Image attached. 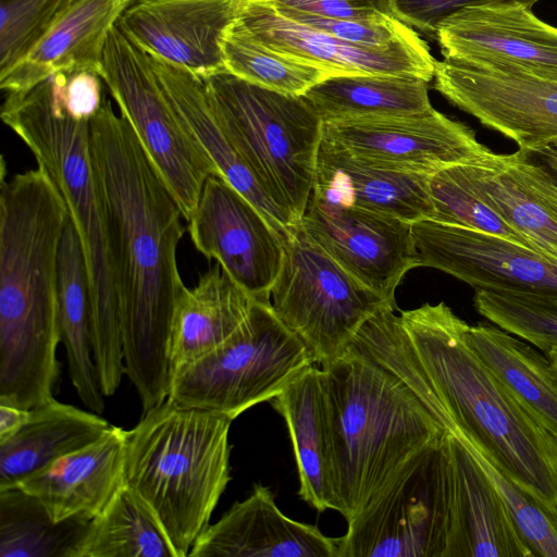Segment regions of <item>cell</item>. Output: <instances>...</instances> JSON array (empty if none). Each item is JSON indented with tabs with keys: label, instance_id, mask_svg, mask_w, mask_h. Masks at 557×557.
<instances>
[{
	"label": "cell",
	"instance_id": "74e56055",
	"mask_svg": "<svg viewBox=\"0 0 557 557\" xmlns=\"http://www.w3.org/2000/svg\"><path fill=\"white\" fill-rule=\"evenodd\" d=\"M69 0H0V78L24 61Z\"/></svg>",
	"mask_w": 557,
	"mask_h": 557
},
{
	"label": "cell",
	"instance_id": "277c9868",
	"mask_svg": "<svg viewBox=\"0 0 557 557\" xmlns=\"http://www.w3.org/2000/svg\"><path fill=\"white\" fill-rule=\"evenodd\" d=\"M0 115L58 188L78 234L98 381L102 394L112 396L125 374L122 313L109 221L90 153V120L71 114L52 76L24 92L5 94Z\"/></svg>",
	"mask_w": 557,
	"mask_h": 557
},
{
	"label": "cell",
	"instance_id": "7c38bea8",
	"mask_svg": "<svg viewBox=\"0 0 557 557\" xmlns=\"http://www.w3.org/2000/svg\"><path fill=\"white\" fill-rule=\"evenodd\" d=\"M196 249L257 300H270L282 268L284 237L219 175H210L187 221Z\"/></svg>",
	"mask_w": 557,
	"mask_h": 557
},
{
	"label": "cell",
	"instance_id": "ba28073f",
	"mask_svg": "<svg viewBox=\"0 0 557 557\" xmlns=\"http://www.w3.org/2000/svg\"><path fill=\"white\" fill-rule=\"evenodd\" d=\"M312 364L307 347L270 300H256L223 345L172 376L168 397L234 420L270 401Z\"/></svg>",
	"mask_w": 557,
	"mask_h": 557
},
{
	"label": "cell",
	"instance_id": "7402d4cb",
	"mask_svg": "<svg viewBox=\"0 0 557 557\" xmlns=\"http://www.w3.org/2000/svg\"><path fill=\"white\" fill-rule=\"evenodd\" d=\"M128 431L110 425L95 442L62 456L15 487L40 500L54 522L91 520L124 484Z\"/></svg>",
	"mask_w": 557,
	"mask_h": 557
},
{
	"label": "cell",
	"instance_id": "603a6c76",
	"mask_svg": "<svg viewBox=\"0 0 557 557\" xmlns=\"http://www.w3.org/2000/svg\"><path fill=\"white\" fill-rule=\"evenodd\" d=\"M481 199L539 253L557 262V182L520 150L466 163Z\"/></svg>",
	"mask_w": 557,
	"mask_h": 557
},
{
	"label": "cell",
	"instance_id": "9a60e30c",
	"mask_svg": "<svg viewBox=\"0 0 557 557\" xmlns=\"http://www.w3.org/2000/svg\"><path fill=\"white\" fill-rule=\"evenodd\" d=\"M299 225L345 271L396 307L397 286L419 267L411 223L311 195Z\"/></svg>",
	"mask_w": 557,
	"mask_h": 557
},
{
	"label": "cell",
	"instance_id": "8fae6325",
	"mask_svg": "<svg viewBox=\"0 0 557 557\" xmlns=\"http://www.w3.org/2000/svg\"><path fill=\"white\" fill-rule=\"evenodd\" d=\"M445 440L408 460L347 523L337 537V557H444Z\"/></svg>",
	"mask_w": 557,
	"mask_h": 557
},
{
	"label": "cell",
	"instance_id": "ee69618b",
	"mask_svg": "<svg viewBox=\"0 0 557 557\" xmlns=\"http://www.w3.org/2000/svg\"><path fill=\"white\" fill-rule=\"evenodd\" d=\"M520 151L529 160L542 166L557 182V141Z\"/></svg>",
	"mask_w": 557,
	"mask_h": 557
},
{
	"label": "cell",
	"instance_id": "30bf717a",
	"mask_svg": "<svg viewBox=\"0 0 557 557\" xmlns=\"http://www.w3.org/2000/svg\"><path fill=\"white\" fill-rule=\"evenodd\" d=\"M99 75L187 222L206 180L218 175L216 169L176 117L149 55L117 25L109 33Z\"/></svg>",
	"mask_w": 557,
	"mask_h": 557
},
{
	"label": "cell",
	"instance_id": "836d02e7",
	"mask_svg": "<svg viewBox=\"0 0 557 557\" xmlns=\"http://www.w3.org/2000/svg\"><path fill=\"white\" fill-rule=\"evenodd\" d=\"M90 520L54 522L35 496L18 487L0 491V557H70Z\"/></svg>",
	"mask_w": 557,
	"mask_h": 557
},
{
	"label": "cell",
	"instance_id": "f1b7e54d",
	"mask_svg": "<svg viewBox=\"0 0 557 557\" xmlns=\"http://www.w3.org/2000/svg\"><path fill=\"white\" fill-rule=\"evenodd\" d=\"M110 425L96 412L54 398L30 409L26 424L0 443V491L15 487L58 458L89 445Z\"/></svg>",
	"mask_w": 557,
	"mask_h": 557
},
{
	"label": "cell",
	"instance_id": "ffe728a7",
	"mask_svg": "<svg viewBox=\"0 0 557 557\" xmlns=\"http://www.w3.org/2000/svg\"><path fill=\"white\" fill-rule=\"evenodd\" d=\"M445 443L444 557H534L474 457L448 432Z\"/></svg>",
	"mask_w": 557,
	"mask_h": 557
},
{
	"label": "cell",
	"instance_id": "8992f818",
	"mask_svg": "<svg viewBox=\"0 0 557 557\" xmlns=\"http://www.w3.org/2000/svg\"><path fill=\"white\" fill-rule=\"evenodd\" d=\"M232 421L168 397L128 431L124 483L152 510L177 557L188 556L231 480Z\"/></svg>",
	"mask_w": 557,
	"mask_h": 557
},
{
	"label": "cell",
	"instance_id": "e0dca14e",
	"mask_svg": "<svg viewBox=\"0 0 557 557\" xmlns=\"http://www.w3.org/2000/svg\"><path fill=\"white\" fill-rule=\"evenodd\" d=\"M445 60L521 71L557 81V27L530 7L497 2L465 8L437 27Z\"/></svg>",
	"mask_w": 557,
	"mask_h": 557
},
{
	"label": "cell",
	"instance_id": "83f0119b",
	"mask_svg": "<svg viewBox=\"0 0 557 557\" xmlns=\"http://www.w3.org/2000/svg\"><path fill=\"white\" fill-rule=\"evenodd\" d=\"M255 299L216 265L178 299L170 330L171 379L223 345L245 322Z\"/></svg>",
	"mask_w": 557,
	"mask_h": 557
},
{
	"label": "cell",
	"instance_id": "d6986e66",
	"mask_svg": "<svg viewBox=\"0 0 557 557\" xmlns=\"http://www.w3.org/2000/svg\"><path fill=\"white\" fill-rule=\"evenodd\" d=\"M238 23L264 46L337 75H397L431 82L436 60L426 42L380 50L357 46L281 14L265 0H247Z\"/></svg>",
	"mask_w": 557,
	"mask_h": 557
},
{
	"label": "cell",
	"instance_id": "1f68e13d",
	"mask_svg": "<svg viewBox=\"0 0 557 557\" xmlns=\"http://www.w3.org/2000/svg\"><path fill=\"white\" fill-rule=\"evenodd\" d=\"M429 82L397 75L330 76L302 97L322 122L408 115L432 108Z\"/></svg>",
	"mask_w": 557,
	"mask_h": 557
},
{
	"label": "cell",
	"instance_id": "7bdbcfd3",
	"mask_svg": "<svg viewBox=\"0 0 557 557\" xmlns=\"http://www.w3.org/2000/svg\"><path fill=\"white\" fill-rule=\"evenodd\" d=\"M30 410L0 404V443L14 436L28 421Z\"/></svg>",
	"mask_w": 557,
	"mask_h": 557
},
{
	"label": "cell",
	"instance_id": "d4e9b609",
	"mask_svg": "<svg viewBox=\"0 0 557 557\" xmlns=\"http://www.w3.org/2000/svg\"><path fill=\"white\" fill-rule=\"evenodd\" d=\"M140 0H69L32 53L0 78L5 94L24 92L55 73H100L110 30Z\"/></svg>",
	"mask_w": 557,
	"mask_h": 557
},
{
	"label": "cell",
	"instance_id": "f546056e",
	"mask_svg": "<svg viewBox=\"0 0 557 557\" xmlns=\"http://www.w3.org/2000/svg\"><path fill=\"white\" fill-rule=\"evenodd\" d=\"M58 306L70 379L85 407L101 414L106 405L94 359L89 278L82 244L70 218L59 250Z\"/></svg>",
	"mask_w": 557,
	"mask_h": 557
},
{
	"label": "cell",
	"instance_id": "4316f807",
	"mask_svg": "<svg viewBox=\"0 0 557 557\" xmlns=\"http://www.w3.org/2000/svg\"><path fill=\"white\" fill-rule=\"evenodd\" d=\"M149 59L176 117L214 164L218 175L258 208L285 238L294 224L270 200L220 128L209 107L203 78L156 57Z\"/></svg>",
	"mask_w": 557,
	"mask_h": 557
},
{
	"label": "cell",
	"instance_id": "52a82bcc",
	"mask_svg": "<svg viewBox=\"0 0 557 557\" xmlns=\"http://www.w3.org/2000/svg\"><path fill=\"white\" fill-rule=\"evenodd\" d=\"M203 81L220 128L270 200L299 224L313 189L321 117L302 96L271 90L230 72Z\"/></svg>",
	"mask_w": 557,
	"mask_h": 557
},
{
	"label": "cell",
	"instance_id": "2e32d148",
	"mask_svg": "<svg viewBox=\"0 0 557 557\" xmlns=\"http://www.w3.org/2000/svg\"><path fill=\"white\" fill-rule=\"evenodd\" d=\"M411 227L419 267L438 269L475 289L557 294V262L533 249L433 219Z\"/></svg>",
	"mask_w": 557,
	"mask_h": 557
},
{
	"label": "cell",
	"instance_id": "f6af8a7d",
	"mask_svg": "<svg viewBox=\"0 0 557 557\" xmlns=\"http://www.w3.org/2000/svg\"><path fill=\"white\" fill-rule=\"evenodd\" d=\"M545 355L547 356V358L550 362V366L553 368V371H554L555 375L557 376V346L550 348L547 352H545Z\"/></svg>",
	"mask_w": 557,
	"mask_h": 557
},
{
	"label": "cell",
	"instance_id": "484cf974",
	"mask_svg": "<svg viewBox=\"0 0 557 557\" xmlns=\"http://www.w3.org/2000/svg\"><path fill=\"white\" fill-rule=\"evenodd\" d=\"M270 403L288 430L300 498L319 512H338L332 423L322 368L308 367Z\"/></svg>",
	"mask_w": 557,
	"mask_h": 557
},
{
	"label": "cell",
	"instance_id": "d6a6232c",
	"mask_svg": "<svg viewBox=\"0 0 557 557\" xmlns=\"http://www.w3.org/2000/svg\"><path fill=\"white\" fill-rule=\"evenodd\" d=\"M70 557H177L159 520L125 483L92 518Z\"/></svg>",
	"mask_w": 557,
	"mask_h": 557
},
{
	"label": "cell",
	"instance_id": "9c48e42d",
	"mask_svg": "<svg viewBox=\"0 0 557 557\" xmlns=\"http://www.w3.org/2000/svg\"><path fill=\"white\" fill-rule=\"evenodd\" d=\"M284 243L272 306L305 344L314 364L323 366L350 347L372 314L392 305L345 271L299 224Z\"/></svg>",
	"mask_w": 557,
	"mask_h": 557
},
{
	"label": "cell",
	"instance_id": "3957f363",
	"mask_svg": "<svg viewBox=\"0 0 557 557\" xmlns=\"http://www.w3.org/2000/svg\"><path fill=\"white\" fill-rule=\"evenodd\" d=\"M69 213L39 166L0 186V404L52 400L61 342L58 259Z\"/></svg>",
	"mask_w": 557,
	"mask_h": 557
},
{
	"label": "cell",
	"instance_id": "ac0fdd59",
	"mask_svg": "<svg viewBox=\"0 0 557 557\" xmlns=\"http://www.w3.org/2000/svg\"><path fill=\"white\" fill-rule=\"evenodd\" d=\"M247 0H140L116 25L148 55L208 78L227 72L222 41Z\"/></svg>",
	"mask_w": 557,
	"mask_h": 557
},
{
	"label": "cell",
	"instance_id": "7a4b0ae2",
	"mask_svg": "<svg viewBox=\"0 0 557 557\" xmlns=\"http://www.w3.org/2000/svg\"><path fill=\"white\" fill-rule=\"evenodd\" d=\"M89 135L112 240L125 374L146 412L170 393L169 336L186 289L177 267L184 216L132 126L109 99L90 119Z\"/></svg>",
	"mask_w": 557,
	"mask_h": 557
},
{
	"label": "cell",
	"instance_id": "e575fe53",
	"mask_svg": "<svg viewBox=\"0 0 557 557\" xmlns=\"http://www.w3.org/2000/svg\"><path fill=\"white\" fill-rule=\"evenodd\" d=\"M226 71L255 85L278 92L302 96L332 73L277 52L250 35L236 20L223 41Z\"/></svg>",
	"mask_w": 557,
	"mask_h": 557
},
{
	"label": "cell",
	"instance_id": "d590c367",
	"mask_svg": "<svg viewBox=\"0 0 557 557\" xmlns=\"http://www.w3.org/2000/svg\"><path fill=\"white\" fill-rule=\"evenodd\" d=\"M476 311L543 354L557 346V294L476 289Z\"/></svg>",
	"mask_w": 557,
	"mask_h": 557
},
{
	"label": "cell",
	"instance_id": "8d00e7d4",
	"mask_svg": "<svg viewBox=\"0 0 557 557\" xmlns=\"http://www.w3.org/2000/svg\"><path fill=\"white\" fill-rule=\"evenodd\" d=\"M429 189L434 207L433 220L483 231L533 249L522 235L476 194L466 163L432 174Z\"/></svg>",
	"mask_w": 557,
	"mask_h": 557
},
{
	"label": "cell",
	"instance_id": "5b68a950",
	"mask_svg": "<svg viewBox=\"0 0 557 557\" xmlns=\"http://www.w3.org/2000/svg\"><path fill=\"white\" fill-rule=\"evenodd\" d=\"M321 368L338 512L348 523L408 460L438 444L446 430L407 385L354 346Z\"/></svg>",
	"mask_w": 557,
	"mask_h": 557
},
{
	"label": "cell",
	"instance_id": "cb8c5ba5",
	"mask_svg": "<svg viewBox=\"0 0 557 557\" xmlns=\"http://www.w3.org/2000/svg\"><path fill=\"white\" fill-rule=\"evenodd\" d=\"M430 176L372 164L322 139L311 195L331 203L372 210L412 224L434 215Z\"/></svg>",
	"mask_w": 557,
	"mask_h": 557
},
{
	"label": "cell",
	"instance_id": "4dcf8cb0",
	"mask_svg": "<svg viewBox=\"0 0 557 557\" xmlns=\"http://www.w3.org/2000/svg\"><path fill=\"white\" fill-rule=\"evenodd\" d=\"M465 336L502 384L557 441V376L547 356L495 324H468Z\"/></svg>",
	"mask_w": 557,
	"mask_h": 557
},
{
	"label": "cell",
	"instance_id": "6da1fadb",
	"mask_svg": "<svg viewBox=\"0 0 557 557\" xmlns=\"http://www.w3.org/2000/svg\"><path fill=\"white\" fill-rule=\"evenodd\" d=\"M394 311L379 309L350 346L407 385L449 434L481 449L520 488L557 511V441L472 350L468 323L444 302Z\"/></svg>",
	"mask_w": 557,
	"mask_h": 557
},
{
	"label": "cell",
	"instance_id": "ab89813d",
	"mask_svg": "<svg viewBox=\"0 0 557 557\" xmlns=\"http://www.w3.org/2000/svg\"><path fill=\"white\" fill-rule=\"evenodd\" d=\"M540 0H389L391 10L400 22L435 37L438 25L454 13L473 5L518 2L532 8Z\"/></svg>",
	"mask_w": 557,
	"mask_h": 557
},
{
	"label": "cell",
	"instance_id": "f35d334b",
	"mask_svg": "<svg viewBox=\"0 0 557 557\" xmlns=\"http://www.w3.org/2000/svg\"><path fill=\"white\" fill-rule=\"evenodd\" d=\"M275 9L298 23L361 47L385 50L396 45L418 42L422 39L411 27L393 15H383L374 20H343Z\"/></svg>",
	"mask_w": 557,
	"mask_h": 557
},
{
	"label": "cell",
	"instance_id": "60d3db41",
	"mask_svg": "<svg viewBox=\"0 0 557 557\" xmlns=\"http://www.w3.org/2000/svg\"><path fill=\"white\" fill-rule=\"evenodd\" d=\"M277 9L327 18L374 20L393 15L389 0H265ZM394 16V15H393Z\"/></svg>",
	"mask_w": 557,
	"mask_h": 557
},
{
	"label": "cell",
	"instance_id": "44dd1931",
	"mask_svg": "<svg viewBox=\"0 0 557 557\" xmlns=\"http://www.w3.org/2000/svg\"><path fill=\"white\" fill-rule=\"evenodd\" d=\"M193 557H337V539L310 523L296 521L276 506L272 491L255 484L199 534Z\"/></svg>",
	"mask_w": 557,
	"mask_h": 557
},
{
	"label": "cell",
	"instance_id": "4fadbf2b",
	"mask_svg": "<svg viewBox=\"0 0 557 557\" xmlns=\"http://www.w3.org/2000/svg\"><path fill=\"white\" fill-rule=\"evenodd\" d=\"M434 88L519 150L557 141V81L521 71L435 62Z\"/></svg>",
	"mask_w": 557,
	"mask_h": 557
},
{
	"label": "cell",
	"instance_id": "5bb4252c",
	"mask_svg": "<svg viewBox=\"0 0 557 557\" xmlns=\"http://www.w3.org/2000/svg\"><path fill=\"white\" fill-rule=\"evenodd\" d=\"M322 139L372 164L424 175L492 153L471 128L433 107L408 115L323 122Z\"/></svg>",
	"mask_w": 557,
	"mask_h": 557
},
{
	"label": "cell",
	"instance_id": "b9f144b4",
	"mask_svg": "<svg viewBox=\"0 0 557 557\" xmlns=\"http://www.w3.org/2000/svg\"><path fill=\"white\" fill-rule=\"evenodd\" d=\"M64 106L77 119L90 120L99 110L102 97L99 74L90 71L52 75Z\"/></svg>",
	"mask_w": 557,
	"mask_h": 557
}]
</instances>
